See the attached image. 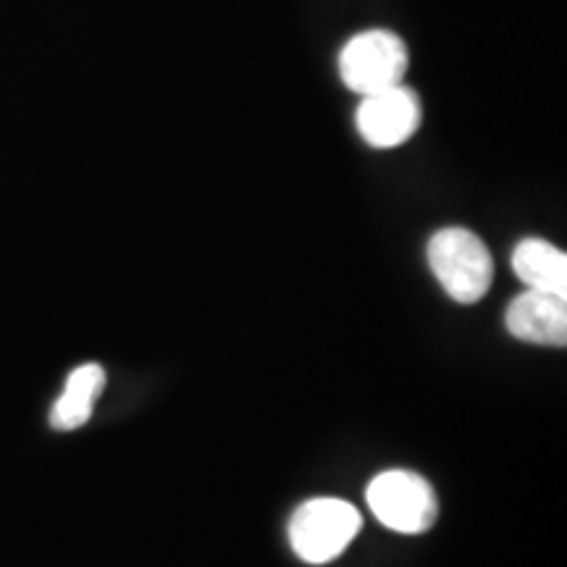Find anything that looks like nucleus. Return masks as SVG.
<instances>
[{
  "label": "nucleus",
  "instance_id": "f03ea898",
  "mask_svg": "<svg viewBox=\"0 0 567 567\" xmlns=\"http://www.w3.org/2000/svg\"><path fill=\"white\" fill-rule=\"evenodd\" d=\"M363 528V517L350 502L321 496L295 509L289 520V544L302 563L326 565L337 559Z\"/></svg>",
  "mask_w": 567,
  "mask_h": 567
},
{
  "label": "nucleus",
  "instance_id": "6e6552de",
  "mask_svg": "<svg viewBox=\"0 0 567 567\" xmlns=\"http://www.w3.org/2000/svg\"><path fill=\"white\" fill-rule=\"evenodd\" d=\"M105 386V371L97 363H84L71 371L63 394L55 400L51 423L59 431H74L90 421L97 396Z\"/></svg>",
  "mask_w": 567,
  "mask_h": 567
},
{
  "label": "nucleus",
  "instance_id": "0eeeda50",
  "mask_svg": "<svg viewBox=\"0 0 567 567\" xmlns=\"http://www.w3.org/2000/svg\"><path fill=\"white\" fill-rule=\"evenodd\" d=\"M513 271L526 289L567 297V255L547 239H520L513 250Z\"/></svg>",
  "mask_w": 567,
  "mask_h": 567
},
{
  "label": "nucleus",
  "instance_id": "20e7f679",
  "mask_svg": "<svg viewBox=\"0 0 567 567\" xmlns=\"http://www.w3.org/2000/svg\"><path fill=\"white\" fill-rule=\"evenodd\" d=\"M368 507L394 534L417 536L434 528L439 502L434 486L410 471L379 473L365 492Z\"/></svg>",
  "mask_w": 567,
  "mask_h": 567
},
{
  "label": "nucleus",
  "instance_id": "7ed1b4c3",
  "mask_svg": "<svg viewBox=\"0 0 567 567\" xmlns=\"http://www.w3.org/2000/svg\"><path fill=\"white\" fill-rule=\"evenodd\" d=\"M410 66L408 45L389 30H368L344 42L339 53V76L360 97L402 84Z\"/></svg>",
  "mask_w": 567,
  "mask_h": 567
},
{
  "label": "nucleus",
  "instance_id": "39448f33",
  "mask_svg": "<svg viewBox=\"0 0 567 567\" xmlns=\"http://www.w3.org/2000/svg\"><path fill=\"white\" fill-rule=\"evenodd\" d=\"M423 109L417 95L405 84L365 95L354 113L360 137L375 151L400 147L413 137L421 126Z\"/></svg>",
  "mask_w": 567,
  "mask_h": 567
},
{
  "label": "nucleus",
  "instance_id": "f257e3e1",
  "mask_svg": "<svg viewBox=\"0 0 567 567\" xmlns=\"http://www.w3.org/2000/svg\"><path fill=\"white\" fill-rule=\"evenodd\" d=\"M429 266L446 297L460 305L484 300L494 281V258L478 234L450 226L429 239Z\"/></svg>",
  "mask_w": 567,
  "mask_h": 567
},
{
  "label": "nucleus",
  "instance_id": "423d86ee",
  "mask_svg": "<svg viewBox=\"0 0 567 567\" xmlns=\"http://www.w3.org/2000/svg\"><path fill=\"white\" fill-rule=\"evenodd\" d=\"M505 326L515 339L538 347L567 344V297L526 289L507 305Z\"/></svg>",
  "mask_w": 567,
  "mask_h": 567
}]
</instances>
